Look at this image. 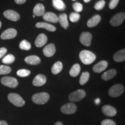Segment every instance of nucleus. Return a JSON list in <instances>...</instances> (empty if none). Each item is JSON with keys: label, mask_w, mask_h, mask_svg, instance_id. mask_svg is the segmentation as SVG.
Segmentation results:
<instances>
[{"label": "nucleus", "mask_w": 125, "mask_h": 125, "mask_svg": "<svg viewBox=\"0 0 125 125\" xmlns=\"http://www.w3.org/2000/svg\"><path fill=\"white\" fill-rule=\"evenodd\" d=\"M80 19V15L79 13H76V12H73L70 14V20H71V22L75 23L77 22L78 20Z\"/></svg>", "instance_id": "33"}, {"label": "nucleus", "mask_w": 125, "mask_h": 125, "mask_svg": "<svg viewBox=\"0 0 125 125\" xmlns=\"http://www.w3.org/2000/svg\"><path fill=\"white\" fill-rule=\"evenodd\" d=\"M73 9L76 13L81 12L83 10V6L79 2H75L73 5Z\"/></svg>", "instance_id": "35"}, {"label": "nucleus", "mask_w": 125, "mask_h": 125, "mask_svg": "<svg viewBox=\"0 0 125 125\" xmlns=\"http://www.w3.org/2000/svg\"><path fill=\"white\" fill-rule=\"evenodd\" d=\"M36 27L37 28H42V29H45L49 31H52V32H54L56 31V27L52 25L49 23H45V22H40L37 23L35 25Z\"/></svg>", "instance_id": "21"}, {"label": "nucleus", "mask_w": 125, "mask_h": 125, "mask_svg": "<svg viewBox=\"0 0 125 125\" xmlns=\"http://www.w3.org/2000/svg\"><path fill=\"white\" fill-rule=\"evenodd\" d=\"M15 60V57L13 54H9L5 56L4 58L2 59V62L3 63L6 64H11L14 62Z\"/></svg>", "instance_id": "29"}, {"label": "nucleus", "mask_w": 125, "mask_h": 125, "mask_svg": "<svg viewBox=\"0 0 125 125\" xmlns=\"http://www.w3.org/2000/svg\"><path fill=\"white\" fill-rule=\"evenodd\" d=\"M125 18V13L121 12L114 15L110 20V24L113 26H118L121 25L124 21Z\"/></svg>", "instance_id": "8"}, {"label": "nucleus", "mask_w": 125, "mask_h": 125, "mask_svg": "<svg viewBox=\"0 0 125 125\" xmlns=\"http://www.w3.org/2000/svg\"><path fill=\"white\" fill-rule=\"evenodd\" d=\"M79 59L84 64L89 65L94 62L96 59V56L92 52L83 50L79 53Z\"/></svg>", "instance_id": "1"}, {"label": "nucleus", "mask_w": 125, "mask_h": 125, "mask_svg": "<svg viewBox=\"0 0 125 125\" xmlns=\"http://www.w3.org/2000/svg\"><path fill=\"white\" fill-rule=\"evenodd\" d=\"M94 102L97 104V105H98V104L100 103V99L99 98H96V99L94 100Z\"/></svg>", "instance_id": "40"}, {"label": "nucleus", "mask_w": 125, "mask_h": 125, "mask_svg": "<svg viewBox=\"0 0 125 125\" xmlns=\"http://www.w3.org/2000/svg\"><path fill=\"white\" fill-rule=\"evenodd\" d=\"M62 69V64L60 62H57L54 64L52 68V74L56 75L60 73Z\"/></svg>", "instance_id": "27"}, {"label": "nucleus", "mask_w": 125, "mask_h": 125, "mask_svg": "<svg viewBox=\"0 0 125 125\" xmlns=\"http://www.w3.org/2000/svg\"><path fill=\"white\" fill-rule=\"evenodd\" d=\"M54 125H62V123L61 122H57L54 124Z\"/></svg>", "instance_id": "42"}, {"label": "nucleus", "mask_w": 125, "mask_h": 125, "mask_svg": "<svg viewBox=\"0 0 125 125\" xmlns=\"http://www.w3.org/2000/svg\"><path fill=\"white\" fill-rule=\"evenodd\" d=\"M116 75V71L114 69H111L108 71L104 73L101 76V78L104 81H109L115 77Z\"/></svg>", "instance_id": "20"}, {"label": "nucleus", "mask_w": 125, "mask_h": 125, "mask_svg": "<svg viewBox=\"0 0 125 125\" xmlns=\"http://www.w3.org/2000/svg\"><path fill=\"white\" fill-rule=\"evenodd\" d=\"M81 71V66L78 64H75L71 67L70 71V75L72 77H76Z\"/></svg>", "instance_id": "26"}, {"label": "nucleus", "mask_w": 125, "mask_h": 125, "mask_svg": "<svg viewBox=\"0 0 125 125\" xmlns=\"http://www.w3.org/2000/svg\"><path fill=\"white\" fill-rule=\"evenodd\" d=\"M11 72V68L7 65H0V75L8 74Z\"/></svg>", "instance_id": "31"}, {"label": "nucleus", "mask_w": 125, "mask_h": 125, "mask_svg": "<svg viewBox=\"0 0 125 125\" xmlns=\"http://www.w3.org/2000/svg\"><path fill=\"white\" fill-rule=\"evenodd\" d=\"M124 87L121 84H116L110 87L108 90L109 95L112 97H117L120 96L124 92Z\"/></svg>", "instance_id": "4"}, {"label": "nucleus", "mask_w": 125, "mask_h": 125, "mask_svg": "<svg viewBox=\"0 0 125 125\" xmlns=\"http://www.w3.org/2000/svg\"><path fill=\"white\" fill-rule=\"evenodd\" d=\"M26 63L30 65H38L41 62V59L39 57L35 55L29 56L24 59Z\"/></svg>", "instance_id": "19"}, {"label": "nucleus", "mask_w": 125, "mask_h": 125, "mask_svg": "<svg viewBox=\"0 0 125 125\" xmlns=\"http://www.w3.org/2000/svg\"><path fill=\"white\" fill-rule=\"evenodd\" d=\"M72 1H76V0H72Z\"/></svg>", "instance_id": "45"}, {"label": "nucleus", "mask_w": 125, "mask_h": 125, "mask_svg": "<svg viewBox=\"0 0 125 125\" xmlns=\"http://www.w3.org/2000/svg\"><path fill=\"white\" fill-rule=\"evenodd\" d=\"M119 0H111L109 4V8L111 9H114L118 5Z\"/></svg>", "instance_id": "37"}, {"label": "nucleus", "mask_w": 125, "mask_h": 125, "mask_svg": "<svg viewBox=\"0 0 125 125\" xmlns=\"http://www.w3.org/2000/svg\"><path fill=\"white\" fill-rule=\"evenodd\" d=\"M77 110V107L74 103H69L64 104L61 107V111L64 114H73L75 113Z\"/></svg>", "instance_id": "7"}, {"label": "nucleus", "mask_w": 125, "mask_h": 125, "mask_svg": "<svg viewBox=\"0 0 125 125\" xmlns=\"http://www.w3.org/2000/svg\"><path fill=\"white\" fill-rule=\"evenodd\" d=\"M58 21L60 23L61 26L64 29H67L68 27V21L67 19V16L65 13H62L58 17Z\"/></svg>", "instance_id": "24"}, {"label": "nucleus", "mask_w": 125, "mask_h": 125, "mask_svg": "<svg viewBox=\"0 0 125 125\" xmlns=\"http://www.w3.org/2000/svg\"><path fill=\"white\" fill-rule=\"evenodd\" d=\"M52 5L54 8L59 10H64L66 8L62 0H52Z\"/></svg>", "instance_id": "25"}, {"label": "nucleus", "mask_w": 125, "mask_h": 125, "mask_svg": "<svg viewBox=\"0 0 125 125\" xmlns=\"http://www.w3.org/2000/svg\"><path fill=\"white\" fill-rule=\"evenodd\" d=\"M8 98L9 102L16 107H21L25 104L23 98L17 93H9L8 96Z\"/></svg>", "instance_id": "3"}, {"label": "nucleus", "mask_w": 125, "mask_h": 125, "mask_svg": "<svg viewBox=\"0 0 125 125\" xmlns=\"http://www.w3.org/2000/svg\"><path fill=\"white\" fill-rule=\"evenodd\" d=\"M19 48L21 49L24 50V51H29L31 49V43L28 42L27 40H23L20 42L19 44Z\"/></svg>", "instance_id": "30"}, {"label": "nucleus", "mask_w": 125, "mask_h": 125, "mask_svg": "<svg viewBox=\"0 0 125 125\" xmlns=\"http://www.w3.org/2000/svg\"><path fill=\"white\" fill-rule=\"evenodd\" d=\"M101 125H116V123L111 119H104L101 122Z\"/></svg>", "instance_id": "36"}, {"label": "nucleus", "mask_w": 125, "mask_h": 125, "mask_svg": "<svg viewBox=\"0 0 125 125\" xmlns=\"http://www.w3.org/2000/svg\"><path fill=\"white\" fill-rule=\"evenodd\" d=\"M50 98L49 94L46 92L36 93L32 97V101L37 104H45L49 101Z\"/></svg>", "instance_id": "2"}, {"label": "nucleus", "mask_w": 125, "mask_h": 125, "mask_svg": "<svg viewBox=\"0 0 125 125\" xmlns=\"http://www.w3.org/2000/svg\"><path fill=\"white\" fill-rule=\"evenodd\" d=\"M48 41V38L46 35L44 34H41L38 35V37L36 38L35 41V46L38 48H41L46 44Z\"/></svg>", "instance_id": "16"}, {"label": "nucleus", "mask_w": 125, "mask_h": 125, "mask_svg": "<svg viewBox=\"0 0 125 125\" xmlns=\"http://www.w3.org/2000/svg\"><path fill=\"white\" fill-rule=\"evenodd\" d=\"M4 16L8 20L16 21L19 20L20 15L18 12L13 10H7L4 12Z\"/></svg>", "instance_id": "11"}, {"label": "nucleus", "mask_w": 125, "mask_h": 125, "mask_svg": "<svg viewBox=\"0 0 125 125\" xmlns=\"http://www.w3.org/2000/svg\"><path fill=\"white\" fill-rule=\"evenodd\" d=\"M45 7L43 4H37L34 7L33 9L34 15L36 16H42L45 13Z\"/></svg>", "instance_id": "18"}, {"label": "nucleus", "mask_w": 125, "mask_h": 125, "mask_svg": "<svg viewBox=\"0 0 125 125\" xmlns=\"http://www.w3.org/2000/svg\"><path fill=\"white\" fill-rule=\"evenodd\" d=\"M0 125H8V124L5 121H0Z\"/></svg>", "instance_id": "41"}, {"label": "nucleus", "mask_w": 125, "mask_h": 125, "mask_svg": "<svg viewBox=\"0 0 125 125\" xmlns=\"http://www.w3.org/2000/svg\"><path fill=\"white\" fill-rule=\"evenodd\" d=\"M105 5V1H104V0H100V1H98V2L95 4L94 9L97 10H101V9L104 8Z\"/></svg>", "instance_id": "34"}, {"label": "nucleus", "mask_w": 125, "mask_h": 125, "mask_svg": "<svg viewBox=\"0 0 125 125\" xmlns=\"http://www.w3.org/2000/svg\"><path fill=\"white\" fill-rule=\"evenodd\" d=\"M43 20L46 21H49V22L56 23L58 21V17L57 16L52 12H46L45 13L43 16Z\"/></svg>", "instance_id": "17"}, {"label": "nucleus", "mask_w": 125, "mask_h": 125, "mask_svg": "<svg viewBox=\"0 0 125 125\" xmlns=\"http://www.w3.org/2000/svg\"><path fill=\"white\" fill-rule=\"evenodd\" d=\"M46 82V78L44 75L38 74L34 78L32 84L35 86H42L44 85Z\"/></svg>", "instance_id": "13"}, {"label": "nucleus", "mask_w": 125, "mask_h": 125, "mask_svg": "<svg viewBox=\"0 0 125 125\" xmlns=\"http://www.w3.org/2000/svg\"><path fill=\"white\" fill-rule=\"evenodd\" d=\"M92 40V34L89 32H84L81 34L80 36L81 43L84 46H89L91 44V42Z\"/></svg>", "instance_id": "9"}, {"label": "nucleus", "mask_w": 125, "mask_h": 125, "mask_svg": "<svg viewBox=\"0 0 125 125\" xmlns=\"http://www.w3.org/2000/svg\"><path fill=\"white\" fill-rule=\"evenodd\" d=\"M17 35V31L14 29H8L5 30L1 35L2 40H10L15 38Z\"/></svg>", "instance_id": "10"}, {"label": "nucleus", "mask_w": 125, "mask_h": 125, "mask_svg": "<svg viewBox=\"0 0 125 125\" xmlns=\"http://www.w3.org/2000/svg\"><path fill=\"white\" fill-rule=\"evenodd\" d=\"M89 77L90 74L88 72H84V73H83L80 77V79H79V83H80V85H83L85 83H86L87 81H89Z\"/></svg>", "instance_id": "28"}, {"label": "nucleus", "mask_w": 125, "mask_h": 125, "mask_svg": "<svg viewBox=\"0 0 125 125\" xmlns=\"http://www.w3.org/2000/svg\"><path fill=\"white\" fill-rule=\"evenodd\" d=\"M85 96L86 92L82 89H79L70 94L68 98L73 102H78L82 100L83 98H85Z\"/></svg>", "instance_id": "5"}, {"label": "nucleus", "mask_w": 125, "mask_h": 125, "mask_svg": "<svg viewBox=\"0 0 125 125\" xmlns=\"http://www.w3.org/2000/svg\"><path fill=\"white\" fill-rule=\"evenodd\" d=\"M1 25H2V24H1V22L0 21V29H1Z\"/></svg>", "instance_id": "44"}, {"label": "nucleus", "mask_w": 125, "mask_h": 125, "mask_svg": "<svg viewBox=\"0 0 125 125\" xmlns=\"http://www.w3.org/2000/svg\"><path fill=\"white\" fill-rule=\"evenodd\" d=\"M101 21V17L100 15H96L92 17L87 21V26L89 27H93L96 26Z\"/></svg>", "instance_id": "22"}, {"label": "nucleus", "mask_w": 125, "mask_h": 125, "mask_svg": "<svg viewBox=\"0 0 125 125\" xmlns=\"http://www.w3.org/2000/svg\"><path fill=\"white\" fill-rule=\"evenodd\" d=\"M83 1H84V2H86V3H88L89 2H90L91 0H83Z\"/></svg>", "instance_id": "43"}, {"label": "nucleus", "mask_w": 125, "mask_h": 125, "mask_svg": "<svg viewBox=\"0 0 125 125\" xmlns=\"http://www.w3.org/2000/svg\"><path fill=\"white\" fill-rule=\"evenodd\" d=\"M1 82L2 85L10 88H15L18 85V80L11 76H4L1 78Z\"/></svg>", "instance_id": "6"}, {"label": "nucleus", "mask_w": 125, "mask_h": 125, "mask_svg": "<svg viewBox=\"0 0 125 125\" xmlns=\"http://www.w3.org/2000/svg\"><path fill=\"white\" fill-rule=\"evenodd\" d=\"M102 112L104 115L107 116L112 117L116 115V109L114 107L109 105H104L102 107Z\"/></svg>", "instance_id": "12"}, {"label": "nucleus", "mask_w": 125, "mask_h": 125, "mask_svg": "<svg viewBox=\"0 0 125 125\" xmlns=\"http://www.w3.org/2000/svg\"><path fill=\"white\" fill-rule=\"evenodd\" d=\"M56 52V47L53 43H50L47 45L43 48V53L45 56L48 57H50L53 56Z\"/></svg>", "instance_id": "14"}, {"label": "nucleus", "mask_w": 125, "mask_h": 125, "mask_svg": "<svg viewBox=\"0 0 125 125\" xmlns=\"http://www.w3.org/2000/svg\"><path fill=\"white\" fill-rule=\"evenodd\" d=\"M26 1H27V0H15V2L17 4H19V5L23 4L24 3L26 2Z\"/></svg>", "instance_id": "39"}, {"label": "nucleus", "mask_w": 125, "mask_h": 125, "mask_svg": "<svg viewBox=\"0 0 125 125\" xmlns=\"http://www.w3.org/2000/svg\"><path fill=\"white\" fill-rule=\"evenodd\" d=\"M108 67V62L105 60L100 61L94 65L93 70L96 73H100L104 71Z\"/></svg>", "instance_id": "15"}, {"label": "nucleus", "mask_w": 125, "mask_h": 125, "mask_svg": "<svg viewBox=\"0 0 125 125\" xmlns=\"http://www.w3.org/2000/svg\"><path fill=\"white\" fill-rule=\"evenodd\" d=\"M7 49L5 48H0V59H1L5 54L7 53Z\"/></svg>", "instance_id": "38"}, {"label": "nucleus", "mask_w": 125, "mask_h": 125, "mask_svg": "<svg viewBox=\"0 0 125 125\" xmlns=\"http://www.w3.org/2000/svg\"><path fill=\"white\" fill-rule=\"evenodd\" d=\"M114 60L116 62H122L125 60V50L124 49L117 52L114 55Z\"/></svg>", "instance_id": "23"}, {"label": "nucleus", "mask_w": 125, "mask_h": 125, "mask_svg": "<svg viewBox=\"0 0 125 125\" xmlns=\"http://www.w3.org/2000/svg\"><path fill=\"white\" fill-rule=\"evenodd\" d=\"M31 72L26 69H21L17 71V75L20 77H26L30 74Z\"/></svg>", "instance_id": "32"}]
</instances>
